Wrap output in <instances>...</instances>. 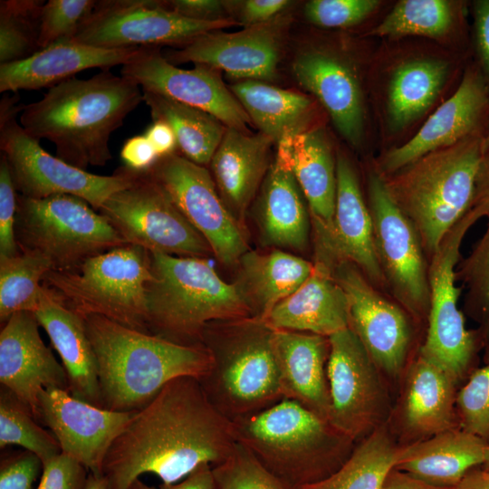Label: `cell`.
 <instances>
[{
	"label": "cell",
	"mask_w": 489,
	"mask_h": 489,
	"mask_svg": "<svg viewBox=\"0 0 489 489\" xmlns=\"http://www.w3.org/2000/svg\"><path fill=\"white\" fill-rule=\"evenodd\" d=\"M236 440L233 422L206 398L198 379L168 382L110 445L102 463L108 489H129L145 473L174 484L202 464L223 462Z\"/></svg>",
	"instance_id": "obj_1"
},
{
	"label": "cell",
	"mask_w": 489,
	"mask_h": 489,
	"mask_svg": "<svg viewBox=\"0 0 489 489\" xmlns=\"http://www.w3.org/2000/svg\"><path fill=\"white\" fill-rule=\"evenodd\" d=\"M142 101L137 83L103 70L50 88L41 100L23 107L20 125L35 139L52 142L59 158L86 170L112 158L110 135Z\"/></svg>",
	"instance_id": "obj_2"
},
{
	"label": "cell",
	"mask_w": 489,
	"mask_h": 489,
	"mask_svg": "<svg viewBox=\"0 0 489 489\" xmlns=\"http://www.w3.org/2000/svg\"><path fill=\"white\" fill-rule=\"evenodd\" d=\"M98 361L102 407L137 412L170 380L202 378L210 355L203 346H184L125 327L100 315L82 317Z\"/></svg>",
	"instance_id": "obj_3"
},
{
	"label": "cell",
	"mask_w": 489,
	"mask_h": 489,
	"mask_svg": "<svg viewBox=\"0 0 489 489\" xmlns=\"http://www.w3.org/2000/svg\"><path fill=\"white\" fill-rule=\"evenodd\" d=\"M233 427L237 443L296 489L332 475L356 446L328 420L286 398L234 421Z\"/></svg>",
	"instance_id": "obj_4"
},
{
	"label": "cell",
	"mask_w": 489,
	"mask_h": 489,
	"mask_svg": "<svg viewBox=\"0 0 489 489\" xmlns=\"http://www.w3.org/2000/svg\"><path fill=\"white\" fill-rule=\"evenodd\" d=\"M151 278L146 286L150 334L184 346L202 345L213 321L254 318L236 283L220 278L206 258L150 253Z\"/></svg>",
	"instance_id": "obj_5"
},
{
	"label": "cell",
	"mask_w": 489,
	"mask_h": 489,
	"mask_svg": "<svg viewBox=\"0 0 489 489\" xmlns=\"http://www.w3.org/2000/svg\"><path fill=\"white\" fill-rule=\"evenodd\" d=\"M483 137L469 136L395 172L379 173L390 198L417 230L428 260L471 208Z\"/></svg>",
	"instance_id": "obj_6"
},
{
	"label": "cell",
	"mask_w": 489,
	"mask_h": 489,
	"mask_svg": "<svg viewBox=\"0 0 489 489\" xmlns=\"http://www.w3.org/2000/svg\"><path fill=\"white\" fill-rule=\"evenodd\" d=\"M273 332L257 318L213 321L204 329L202 345L211 364L198 380L211 404L232 422L283 398Z\"/></svg>",
	"instance_id": "obj_7"
},
{
	"label": "cell",
	"mask_w": 489,
	"mask_h": 489,
	"mask_svg": "<svg viewBox=\"0 0 489 489\" xmlns=\"http://www.w3.org/2000/svg\"><path fill=\"white\" fill-rule=\"evenodd\" d=\"M150 253L126 244L68 270H50L42 286L67 309L84 317L100 315L147 332L146 286Z\"/></svg>",
	"instance_id": "obj_8"
},
{
	"label": "cell",
	"mask_w": 489,
	"mask_h": 489,
	"mask_svg": "<svg viewBox=\"0 0 489 489\" xmlns=\"http://www.w3.org/2000/svg\"><path fill=\"white\" fill-rule=\"evenodd\" d=\"M91 206L72 195L34 199L17 194L18 249L43 255L53 270H68L126 244L109 220Z\"/></svg>",
	"instance_id": "obj_9"
},
{
	"label": "cell",
	"mask_w": 489,
	"mask_h": 489,
	"mask_svg": "<svg viewBox=\"0 0 489 489\" xmlns=\"http://www.w3.org/2000/svg\"><path fill=\"white\" fill-rule=\"evenodd\" d=\"M19 96L3 97L0 105V149L7 160L17 194L41 199L72 195L99 210L114 193L129 187L135 174L124 167L112 176L76 168L44 150L16 121L24 106Z\"/></svg>",
	"instance_id": "obj_10"
},
{
	"label": "cell",
	"mask_w": 489,
	"mask_h": 489,
	"mask_svg": "<svg viewBox=\"0 0 489 489\" xmlns=\"http://www.w3.org/2000/svg\"><path fill=\"white\" fill-rule=\"evenodd\" d=\"M480 217L470 210L446 234L428 264L429 312L424 342L418 351L444 369L458 385L475 369L484 348L479 331L467 330L455 285V268L465 234Z\"/></svg>",
	"instance_id": "obj_11"
},
{
	"label": "cell",
	"mask_w": 489,
	"mask_h": 489,
	"mask_svg": "<svg viewBox=\"0 0 489 489\" xmlns=\"http://www.w3.org/2000/svg\"><path fill=\"white\" fill-rule=\"evenodd\" d=\"M366 178V201L386 292L410 314L417 326L427 324L429 261L419 235L390 198L375 167L369 170Z\"/></svg>",
	"instance_id": "obj_12"
},
{
	"label": "cell",
	"mask_w": 489,
	"mask_h": 489,
	"mask_svg": "<svg viewBox=\"0 0 489 489\" xmlns=\"http://www.w3.org/2000/svg\"><path fill=\"white\" fill-rule=\"evenodd\" d=\"M111 195L98 210L127 244L149 253L207 258L213 252L164 188L148 173Z\"/></svg>",
	"instance_id": "obj_13"
},
{
	"label": "cell",
	"mask_w": 489,
	"mask_h": 489,
	"mask_svg": "<svg viewBox=\"0 0 489 489\" xmlns=\"http://www.w3.org/2000/svg\"><path fill=\"white\" fill-rule=\"evenodd\" d=\"M329 340V422L357 444L389 423L393 409L386 378L350 328Z\"/></svg>",
	"instance_id": "obj_14"
},
{
	"label": "cell",
	"mask_w": 489,
	"mask_h": 489,
	"mask_svg": "<svg viewBox=\"0 0 489 489\" xmlns=\"http://www.w3.org/2000/svg\"><path fill=\"white\" fill-rule=\"evenodd\" d=\"M233 19L197 21L170 10L165 1L101 0L71 41L95 47L117 49L180 47L196 37L235 24Z\"/></svg>",
	"instance_id": "obj_15"
},
{
	"label": "cell",
	"mask_w": 489,
	"mask_h": 489,
	"mask_svg": "<svg viewBox=\"0 0 489 489\" xmlns=\"http://www.w3.org/2000/svg\"><path fill=\"white\" fill-rule=\"evenodd\" d=\"M329 267L348 298L350 328L386 379L400 380L409 362L417 323L354 264L342 261Z\"/></svg>",
	"instance_id": "obj_16"
},
{
	"label": "cell",
	"mask_w": 489,
	"mask_h": 489,
	"mask_svg": "<svg viewBox=\"0 0 489 489\" xmlns=\"http://www.w3.org/2000/svg\"><path fill=\"white\" fill-rule=\"evenodd\" d=\"M146 173L164 188L220 263L235 264L249 251L241 225L206 167L174 153L161 158Z\"/></svg>",
	"instance_id": "obj_17"
},
{
	"label": "cell",
	"mask_w": 489,
	"mask_h": 489,
	"mask_svg": "<svg viewBox=\"0 0 489 489\" xmlns=\"http://www.w3.org/2000/svg\"><path fill=\"white\" fill-rule=\"evenodd\" d=\"M120 75L137 83L142 91L204 110L226 128L248 131L249 116L211 68L196 65L191 70L181 69L168 62L156 47H143L122 66Z\"/></svg>",
	"instance_id": "obj_18"
},
{
	"label": "cell",
	"mask_w": 489,
	"mask_h": 489,
	"mask_svg": "<svg viewBox=\"0 0 489 489\" xmlns=\"http://www.w3.org/2000/svg\"><path fill=\"white\" fill-rule=\"evenodd\" d=\"M287 25L288 17L280 15L235 33L211 31L163 55L173 64L193 62L235 79L273 81Z\"/></svg>",
	"instance_id": "obj_19"
},
{
	"label": "cell",
	"mask_w": 489,
	"mask_h": 489,
	"mask_svg": "<svg viewBox=\"0 0 489 489\" xmlns=\"http://www.w3.org/2000/svg\"><path fill=\"white\" fill-rule=\"evenodd\" d=\"M337 192L331 225L312 230L314 261L327 266L347 261L357 265L369 282L386 292L377 259L372 219L358 174L343 154L336 157Z\"/></svg>",
	"instance_id": "obj_20"
},
{
	"label": "cell",
	"mask_w": 489,
	"mask_h": 489,
	"mask_svg": "<svg viewBox=\"0 0 489 489\" xmlns=\"http://www.w3.org/2000/svg\"><path fill=\"white\" fill-rule=\"evenodd\" d=\"M489 125V88L476 65L469 64L452 96L427 120L416 135L388 150L375 164L390 174L436 149L469 136L484 135Z\"/></svg>",
	"instance_id": "obj_21"
},
{
	"label": "cell",
	"mask_w": 489,
	"mask_h": 489,
	"mask_svg": "<svg viewBox=\"0 0 489 489\" xmlns=\"http://www.w3.org/2000/svg\"><path fill=\"white\" fill-rule=\"evenodd\" d=\"M135 412H117L91 405L69 391L43 389L38 398L37 421L57 439L62 453L89 473L102 474L104 457Z\"/></svg>",
	"instance_id": "obj_22"
},
{
	"label": "cell",
	"mask_w": 489,
	"mask_h": 489,
	"mask_svg": "<svg viewBox=\"0 0 489 489\" xmlns=\"http://www.w3.org/2000/svg\"><path fill=\"white\" fill-rule=\"evenodd\" d=\"M33 312L13 314L0 331V383L32 411L37 420L43 389L69 391L66 371L41 338Z\"/></svg>",
	"instance_id": "obj_23"
},
{
	"label": "cell",
	"mask_w": 489,
	"mask_h": 489,
	"mask_svg": "<svg viewBox=\"0 0 489 489\" xmlns=\"http://www.w3.org/2000/svg\"><path fill=\"white\" fill-rule=\"evenodd\" d=\"M292 72L325 108L340 134L350 145L359 146L364 135V99L350 61L328 48L309 47L295 56Z\"/></svg>",
	"instance_id": "obj_24"
},
{
	"label": "cell",
	"mask_w": 489,
	"mask_h": 489,
	"mask_svg": "<svg viewBox=\"0 0 489 489\" xmlns=\"http://www.w3.org/2000/svg\"><path fill=\"white\" fill-rule=\"evenodd\" d=\"M401 380L399 400L391 416L395 415L396 428L406 440L403 445L460 427L455 407L456 383L420 354L418 349Z\"/></svg>",
	"instance_id": "obj_25"
},
{
	"label": "cell",
	"mask_w": 489,
	"mask_h": 489,
	"mask_svg": "<svg viewBox=\"0 0 489 489\" xmlns=\"http://www.w3.org/2000/svg\"><path fill=\"white\" fill-rule=\"evenodd\" d=\"M142 48L107 49L71 40L61 41L24 60L0 64V91L52 88L84 70L101 68L103 71L120 64L123 66Z\"/></svg>",
	"instance_id": "obj_26"
},
{
	"label": "cell",
	"mask_w": 489,
	"mask_h": 489,
	"mask_svg": "<svg viewBox=\"0 0 489 489\" xmlns=\"http://www.w3.org/2000/svg\"><path fill=\"white\" fill-rule=\"evenodd\" d=\"M272 341L283 398L297 401L329 421V337L273 330Z\"/></svg>",
	"instance_id": "obj_27"
},
{
	"label": "cell",
	"mask_w": 489,
	"mask_h": 489,
	"mask_svg": "<svg viewBox=\"0 0 489 489\" xmlns=\"http://www.w3.org/2000/svg\"><path fill=\"white\" fill-rule=\"evenodd\" d=\"M290 139L277 144L274 159L263 181L259 225L267 244L303 250L309 241L311 216L292 169Z\"/></svg>",
	"instance_id": "obj_28"
},
{
	"label": "cell",
	"mask_w": 489,
	"mask_h": 489,
	"mask_svg": "<svg viewBox=\"0 0 489 489\" xmlns=\"http://www.w3.org/2000/svg\"><path fill=\"white\" fill-rule=\"evenodd\" d=\"M313 264L306 281L262 320L270 328L325 337L350 328L349 302L343 289L330 267L316 261Z\"/></svg>",
	"instance_id": "obj_29"
},
{
	"label": "cell",
	"mask_w": 489,
	"mask_h": 489,
	"mask_svg": "<svg viewBox=\"0 0 489 489\" xmlns=\"http://www.w3.org/2000/svg\"><path fill=\"white\" fill-rule=\"evenodd\" d=\"M34 312L62 360L70 394L103 408L98 361L83 319L55 300L43 286Z\"/></svg>",
	"instance_id": "obj_30"
},
{
	"label": "cell",
	"mask_w": 489,
	"mask_h": 489,
	"mask_svg": "<svg viewBox=\"0 0 489 489\" xmlns=\"http://www.w3.org/2000/svg\"><path fill=\"white\" fill-rule=\"evenodd\" d=\"M488 446L479 436L455 427L399 446L394 468L428 484L454 488L469 471L484 464Z\"/></svg>",
	"instance_id": "obj_31"
},
{
	"label": "cell",
	"mask_w": 489,
	"mask_h": 489,
	"mask_svg": "<svg viewBox=\"0 0 489 489\" xmlns=\"http://www.w3.org/2000/svg\"><path fill=\"white\" fill-rule=\"evenodd\" d=\"M273 141L261 132L227 128L210 167L217 190L235 218L243 219L270 168Z\"/></svg>",
	"instance_id": "obj_32"
},
{
	"label": "cell",
	"mask_w": 489,
	"mask_h": 489,
	"mask_svg": "<svg viewBox=\"0 0 489 489\" xmlns=\"http://www.w3.org/2000/svg\"><path fill=\"white\" fill-rule=\"evenodd\" d=\"M291 165L309 204L312 230L331 226L335 211L336 158L321 129H309L290 139Z\"/></svg>",
	"instance_id": "obj_33"
},
{
	"label": "cell",
	"mask_w": 489,
	"mask_h": 489,
	"mask_svg": "<svg viewBox=\"0 0 489 489\" xmlns=\"http://www.w3.org/2000/svg\"><path fill=\"white\" fill-rule=\"evenodd\" d=\"M235 283L254 318L264 320L280 302L293 293L311 275L314 264L299 256L273 251H247L238 261Z\"/></svg>",
	"instance_id": "obj_34"
},
{
	"label": "cell",
	"mask_w": 489,
	"mask_h": 489,
	"mask_svg": "<svg viewBox=\"0 0 489 489\" xmlns=\"http://www.w3.org/2000/svg\"><path fill=\"white\" fill-rule=\"evenodd\" d=\"M451 65L436 57L409 58L393 70L386 90V115L394 130L422 117L442 91Z\"/></svg>",
	"instance_id": "obj_35"
},
{
	"label": "cell",
	"mask_w": 489,
	"mask_h": 489,
	"mask_svg": "<svg viewBox=\"0 0 489 489\" xmlns=\"http://www.w3.org/2000/svg\"><path fill=\"white\" fill-rule=\"evenodd\" d=\"M230 90L251 122L273 143L310 129L313 104L303 94L256 80L239 82L231 85Z\"/></svg>",
	"instance_id": "obj_36"
},
{
	"label": "cell",
	"mask_w": 489,
	"mask_h": 489,
	"mask_svg": "<svg viewBox=\"0 0 489 489\" xmlns=\"http://www.w3.org/2000/svg\"><path fill=\"white\" fill-rule=\"evenodd\" d=\"M142 91L153 120H163L171 127L183 156L200 166L210 164L227 128L204 110L158 93Z\"/></svg>",
	"instance_id": "obj_37"
},
{
	"label": "cell",
	"mask_w": 489,
	"mask_h": 489,
	"mask_svg": "<svg viewBox=\"0 0 489 489\" xmlns=\"http://www.w3.org/2000/svg\"><path fill=\"white\" fill-rule=\"evenodd\" d=\"M398 447L388 423L357 443L336 472L300 489H380L394 467Z\"/></svg>",
	"instance_id": "obj_38"
},
{
	"label": "cell",
	"mask_w": 489,
	"mask_h": 489,
	"mask_svg": "<svg viewBox=\"0 0 489 489\" xmlns=\"http://www.w3.org/2000/svg\"><path fill=\"white\" fill-rule=\"evenodd\" d=\"M465 4L447 0H402L369 34L442 39L464 30Z\"/></svg>",
	"instance_id": "obj_39"
},
{
	"label": "cell",
	"mask_w": 489,
	"mask_h": 489,
	"mask_svg": "<svg viewBox=\"0 0 489 489\" xmlns=\"http://www.w3.org/2000/svg\"><path fill=\"white\" fill-rule=\"evenodd\" d=\"M53 269L43 255L18 249L15 255L0 261V321L3 325L19 312H34L42 281Z\"/></svg>",
	"instance_id": "obj_40"
},
{
	"label": "cell",
	"mask_w": 489,
	"mask_h": 489,
	"mask_svg": "<svg viewBox=\"0 0 489 489\" xmlns=\"http://www.w3.org/2000/svg\"><path fill=\"white\" fill-rule=\"evenodd\" d=\"M18 446L36 455L43 465L62 453L51 431L39 425L29 408L7 388H0V447Z\"/></svg>",
	"instance_id": "obj_41"
},
{
	"label": "cell",
	"mask_w": 489,
	"mask_h": 489,
	"mask_svg": "<svg viewBox=\"0 0 489 489\" xmlns=\"http://www.w3.org/2000/svg\"><path fill=\"white\" fill-rule=\"evenodd\" d=\"M43 0L0 2V64L24 60L39 51Z\"/></svg>",
	"instance_id": "obj_42"
},
{
	"label": "cell",
	"mask_w": 489,
	"mask_h": 489,
	"mask_svg": "<svg viewBox=\"0 0 489 489\" xmlns=\"http://www.w3.org/2000/svg\"><path fill=\"white\" fill-rule=\"evenodd\" d=\"M455 280L466 290L464 309L479 324L477 331L486 349L489 347V219L482 237L457 264Z\"/></svg>",
	"instance_id": "obj_43"
},
{
	"label": "cell",
	"mask_w": 489,
	"mask_h": 489,
	"mask_svg": "<svg viewBox=\"0 0 489 489\" xmlns=\"http://www.w3.org/2000/svg\"><path fill=\"white\" fill-rule=\"evenodd\" d=\"M215 489H296L270 473L244 446L212 466Z\"/></svg>",
	"instance_id": "obj_44"
},
{
	"label": "cell",
	"mask_w": 489,
	"mask_h": 489,
	"mask_svg": "<svg viewBox=\"0 0 489 489\" xmlns=\"http://www.w3.org/2000/svg\"><path fill=\"white\" fill-rule=\"evenodd\" d=\"M484 350L485 364L457 391L455 407L459 427L489 445V347Z\"/></svg>",
	"instance_id": "obj_45"
},
{
	"label": "cell",
	"mask_w": 489,
	"mask_h": 489,
	"mask_svg": "<svg viewBox=\"0 0 489 489\" xmlns=\"http://www.w3.org/2000/svg\"><path fill=\"white\" fill-rule=\"evenodd\" d=\"M94 0H49L42 8L39 50L70 40L93 11Z\"/></svg>",
	"instance_id": "obj_46"
},
{
	"label": "cell",
	"mask_w": 489,
	"mask_h": 489,
	"mask_svg": "<svg viewBox=\"0 0 489 489\" xmlns=\"http://www.w3.org/2000/svg\"><path fill=\"white\" fill-rule=\"evenodd\" d=\"M377 0H312L306 3L307 20L324 28H346L358 24L380 5Z\"/></svg>",
	"instance_id": "obj_47"
},
{
	"label": "cell",
	"mask_w": 489,
	"mask_h": 489,
	"mask_svg": "<svg viewBox=\"0 0 489 489\" xmlns=\"http://www.w3.org/2000/svg\"><path fill=\"white\" fill-rule=\"evenodd\" d=\"M17 192L14 187L6 158L0 160V261L15 255L18 246L15 239V215Z\"/></svg>",
	"instance_id": "obj_48"
},
{
	"label": "cell",
	"mask_w": 489,
	"mask_h": 489,
	"mask_svg": "<svg viewBox=\"0 0 489 489\" xmlns=\"http://www.w3.org/2000/svg\"><path fill=\"white\" fill-rule=\"evenodd\" d=\"M43 467L41 459L28 450L2 453L0 489H33Z\"/></svg>",
	"instance_id": "obj_49"
},
{
	"label": "cell",
	"mask_w": 489,
	"mask_h": 489,
	"mask_svg": "<svg viewBox=\"0 0 489 489\" xmlns=\"http://www.w3.org/2000/svg\"><path fill=\"white\" fill-rule=\"evenodd\" d=\"M88 475L82 464L61 453L43 465L36 489H84Z\"/></svg>",
	"instance_id": "obj_50"
},
{
	"label": "cell",
	"mask_w": 489,
	"mask_h": 489,
	"mask_svg": "<svg viewBox=\"0 0 489 489\" xmlns=\"http://www.w3.org/2000/svg\"><path fill=\"white\" fill-rule=\"evenodd\" d=\"M473 17L474 63L489 88V0L474 1Z\"/></svg>",
	"instance_id": "obj_51"
},
{
	"label": "cell",
	"mask_w": 489,
	"mask_h": 489,
	"mask_svg": "<svg viewBox=\"0 0 489 489\" xmlns=\"http://www.w3.org/2000/svg\"><path fill=\"white\" fill-rule=\"evenodd\" d=\"M124 168L135 173L149 171L160 159L152 144L142 135L128 139L120 150Z\"/></svg>",
	"instance_id": "obj_52"
},
{
	"label": "cell",
	"mask_w": 489,
	"mask_h": 489,
	"mask_svg": "<svg viewBox=\"0 0 489 489\" xmlns=\"http://www.w3.org/2000/svg\"><path fill=\"white\" fill-rule=\"evenodd\" d=\"M166 5L175 13L197 21H219L225 16L230 2L219 0H171L165 1Z\"/></svg>",
	"instance_id": "obj_53"
},
{
	"label": "cell",
	"mask_w": 489,
	"mask_h": 489,
	"mask_svg": "<svg viewBox=\"0 0 489 489\" xmlns=\"http://www.w3.org/2000/svg\"><path fill=\"white\" fill-rule=\"evenodd\" d=\"M292 2L288 0H247L241 2L239 8V23L244 27L271 22Z\"/></svg>",
	"instance_id": "obj_54"
},
{
	"label": "cell",
	"mask_w": 489,
	"mask_h": 489,
	"mask_svg": "<svg viewBox=\"0 0 489 489\" xmlns=\"http://www.w3.org/2000/svg\"><path fill=\"white\" fill-rule=\"evenodd\" d=\"M471 209L489 219V153L483 154L479 164Z\"/></svg>",
	"instance_id": "obj_55"
},
{
	"label": "cell",
	"mask_w": 489,
	"mask_h": 489,
	"mask_svg": "<svg viewBox=\"0 0 489 489\" xmlns=\"http://www.w3.org/2000/svg\"><path fill=\"white\" fill-rule=\"evenodd\" d=\"M144 135L154 147L159 158L174 154L177 147V139L171 127L163 120H153Z\"/></svg>",
	"instance_id": "obj_56"
},
{
	"label": "cell",
	"mask_w": 489,
	"mask_h": 489,
	"mask_svg": "<svg viewBox=\"0 0 489 489\" xmlns=\"http://www.w3.org/2000/svg\"><path fill=\"white\" fill-rule=\"evenodd\" d=\"M158 489H215L212 465L202 464L184 479L174 484H161Z\"/></svg>",
	"instance_id": "obj_57"
},
{
	"label": "cell",
	"mask_w": 489,
	"mask_h": 489,
	"mask_svg": "<svg viewBox=\"0 0 489 489\" xmlns=\"http://www.w3.org/2000/svg\"><path fill=\"white\" fill-rule=\"evenodd\" d=\"M380 489H453L428 484L410 475L392 468L387 475Z\"/></svg>",
	"instance_id": "obj_58"
},
{
	"label": "cell",
	"mask_w": 489,
	"mask_h": 489,
	"mask_svg": "<svg viewBox=\"0 0 489 489\" xmlns=\"http://www.w3.org/2000/svg\"><path fill=\"white\" fill-rule=\"evenodd\" d=\"M453 489H489V469H472Z\"/></svg>",
	"instance_id": "obj_59"
},
{
	"label": "cell",
	"mask_w": 489,
	"mask_h": 489,
	"mask_svg": "<svg viewBox=\"0 0 489 489\" xmlns=\"http://www.w3.org/2000/svg\"><path fill=\"white\" fill-rule=\"evenodd\" d=\"M84 489H108L103 475L89 473Z\"/></svg>",
	"instance_id": "obj_60"
},
{
	"label": "cell",
	"mask_w": 489,
	"mask_h": 489,
	"mask_svg": "<svg viewBox=\"0 0 489 489\" xmlns=\"http://www.w3.org/2000/svg\"><path fill=\"white\" fill-rule=\"evenodd\" d=\"M482 151L483 154L489 153V125L483 137Z\"/></svg>",
	"instance_id": "obj_61"
},
{
	"label": "cell",
	"mask_w": 489,
	"mask_h": 489,
	"mask_svg": "<svg viewBox=\"0 0 489 489\" xmlns=\"http://www.w3.org/2000/svg\"><path fill=\"white\" fill-rule=\"evenodd\" d=\"M129 489H157L151 486H149L145 483H143L139 478L135 480L131 485L129 487Z\"/></svg>",
	"instance_id": "obj_62"
},
{
	"label": "cell",
	"mask_w": 489,
	"mask_h": 489,
	"mask_svg": "<svg viewBox=\"0 0 489 489\" xmlns=\"http://www.w3.org/2000/svg\"><path fill=\"white\" fill-rule=\"evenodd\" d=\"M481 467L484 468V469H489V446H487L486 450H485V457H484V464L481 465Z\"/></svg>",
	"instance_id": "obj_63"
}]
</instances>
